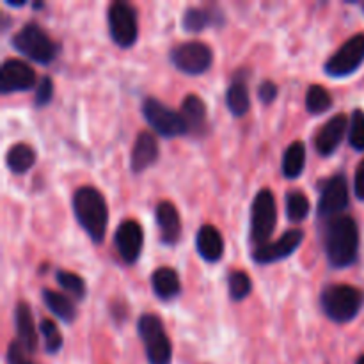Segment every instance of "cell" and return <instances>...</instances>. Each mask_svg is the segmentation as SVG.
<instances>
[{
    "mask_svg": "<svg viewBox=\"0 0 364 364\" xmlns=\"http://www.w3.org/2000/svg\"><path fill=\"white\" fill-rule=\"evenodd\" d=\"M323 244L331 265L338 269L352 265L358 259L359 251V230L355 220L348 215L333 217L326 226Z\"/></svg>",
    "mask_w": 364,
    "mask_h": 364,
    "instance_id": "1",
    "label": "cell"
},
{
    "mask_svg": "<svg viewBox=\"0 0 364 364\" xmlns=\"http://www.w3.org/2000/svg\"><path fill=\"white\" fill-rule=\"evenodd\" d=\"M73 212L82 230L91 237L92 242L100 244L105 238L109 224V208L102 192L89 185L77 188L73 194Z\"/></svg>",
    "mask_w": 364,
    "mask_h": 364,
    "instance_id": "2",
    "label": "cell"
},
{
    "mask_svg": "<svg viewBox=\"0 0 364 364\" xmlns=\"http://www.w3.org/2000/svg\"><path fill=\"white\" fill-rule=\"evenodd\" d=\"M320 304L333 322L345 323L358 316L363 306V294L350 284H329L323 288Z\"/></svg>",
    "mask_w": 364,
    "mask_h": 364,
    "instance_id": "3",
    "label": "cell"
},
{
    "mask_svg": "<svg viewBox=\"0 0 364 364\" xmlns=\"http://www.w3.org/2000/svg\"><path fill=\"white\" fill-rule=\"evenodd\" d=\"M137 331L144 343L149 364H169L173 359V345L164 329L162 320L151 313H146L139 318Z\"/></svg>",
    "mask_w": 364,
    "mask_h": 364,
    "instance_id": "4",
    "label": "cell"
},
{
    "mask_svg": "<svg viewBox=\"0 0 364 364\" xmlns=\"http://www.w3.org/2000/svg\"><path fill=\"white\" fill-rule=\"evenodd\" d=\"M13 46L36 63L48 64L55 57L57 46L38 23H27L14 34Z\"/></svg>",
    "mask_w": 364,
    "mask_h": 364,
    "instance_id": "5",
    "label": "cell"
},
{
    "mask_svg": "<svg viewBox=\"0 0 364 364\" xmlns=\"http://www.w3.org/2000/svg\"><path fill=\"white\" fill-rule=\"evenodd\" d=\"M277 224L276 198L270 191L263 188L255 196L251 206V242L259 245L269 244Z\"/></svg>",
    "mask_w": 364,
    "mask_h": 364,
    "instance_id": "6",
    "label": "cell"
},
{
    "mask_svg": "<svg viewBox=\"0 0 364 364\" xmlns=\"http://www.w3.org/2000/svg\"><path fill=\"white\" fill-rule=\"evenodd\" d=\"M142 114H144L149 127L164 137H178V135H183L188 132L181 112L169 109L156 98L146 100L144 105H142Z\"/></svg>",
    "mask_w": 364,
    "mask_h": 364,
    "instance_id": "7",
    "label": "cell"
},
{
    "mask_svg": "<svg viewBox=\"0 0 364 364\" xmlns=\"http://www.w3.org/2000/svg\"><path fill=\"white\" fill-rule=\"evenodd\" d=\"M110 38L123 48H128L135 43L139 34L137 13L128 2H112L107 11Z\"/></svg>",
    "mask_w": 364,
    "mask_h": 364,
    "instance_id": "8",
    "label": "cell"
},
{
    "mask_svg": "<svg viewBox=\"0 0 364 364\" xmlns=\"http://www.w3.org/2000/svg\"><path fill=\"white\" fill-rule=\"evenodd\" d=\"M171 60L180 71L187 75L205 73L212 66L213 53L206 43L185 41L171 50Z\"/></svg>",
    "mask_w": 364,
    "mask_h": 364,
    "instance_id": "9",
    "label": "cell"
},
{
    "mask_svg": "<svg viewBox=\"0 0 364 364\" xmlns=\"http://www.w3.org/2000/svg\"><path fill=\"white\" fill-rule=\"evenodd\" d=\"M364 60V34H355L340 46L326 63L323 70L331 77H347L354 73Z\"/></svg>",
    "mask_w": 364,
    "mask_h": 364,
    "instance_id": "10",
    "label": "cell"
},
{
    "mask_svg": "<svg viewBox=\"0 0 364 364\" xmlns=\"http://www.w3.org/2000/svg\"><path fill=\"white\" fill-rule=\"evenodd\" d=\"M302 240H304V231L295 228V230L287 231L279 240L270 242V244L259 245L252 252V259L259 265H269V263H276L279 259L288 258L294 255L299 247H301Z\"/></svg>",
    "mask_w": 364,
    "mask_h": 364,
    "instance_id": "11",
    "label": "cell"
},
{
    "mask_svg": "<svg viewBox=\"0 0 364 364\" xmlns=\"http://www.w3.org/2000/svg\"><path fill=\"white\" fill-rule=\"evenodd\" d=\"M348 205V187L343 174L329 178L322 185L318 199V213L322 217H336Z\"/></svg>",
    "mask_w": 364,
    "mask_h": 364,
    "instance_id": "12",
    "label": "cell"
},
{
    "mask_svg": "<svg viewBox=\"0 0 364 364\" xmlns=\"http://www.w3.org/2000/svg\"><path fill=\"white\" fill-rule=\"evenodd\" d=\"M36 85V73L27 63L20 59L4 60L0 70V91L4 95L14 91H27Z\"/></svg>",
    "mask_w": 364,
    "mask_h": 364,
    "instance_id": "13",
    "label": "cell"
},
{
    "mask_svg": "<svg viewBox=\"0 0 364 364\" xmlns=\"http://www.w3.org/2000/svg\"><path fill=\"white\" fill-rule=\"evenodd\" d=\"M116 247L124 263H135L144 245V233L137 220H123L116 230Z\"/></svg>",
    "mask_w": 364,
    "mask_h": 364,
    "instance_id": "14",
    "label": "cell"
},
{
    "mask_svg": "<svg viewBox=\"0 0 364 364\" xmlns=\"http://www.w3.org/2000/svg\"><path fill=\"white\" fill-rule=\"evenodd\" d=\"M348 128V121L345 114H336L334 117H331L326 124H322L318 132L315 135V148L320 155L329 156L340 146L341 139H343L345 132Z\"/></svg>",
    "mask_w": 364,
    "mask_h": 364,
    "instance_id": "15",
    "label": "cell"
},
{
    "mask_svg": "<svg viewBox=\"0 0 364 364\" xmlns=\"http://www.w3.org/2000/svg\"><path fill=\"white\" fill-rule=\"evenodd\" d=\"M156 224L160 230V238L164 244L174 245L181 237V220L176 206L171 201H160L155 210Z\"/></svg>",
    "mask_w": 364,
    "mask_h": 364,
    "instance_id": "16",
    "label": "cell"
},
{
    "mask_svg": "<svg viewBox=\"0 0 364 364\" xmlns=\"http://www.w3.org/2000/svg\"><path fill=\"white\" fill-rule=\"evenodd\" d=\"M159 159V144L149 132H141L135 139L134 149H132L130 166L134 173H142Z\"/></svg>",
    "mask_w": 364,
    "mask_h": 364,
    "instance_id": "17",
    "label": "cell"
},
{
    "mask_svg": "<svg viewBox=\"0 0 364 364\" xmlns=\"http://www.w3.org/2000/svg\"><path fill=\"white\" fill-rule=\"evenodd\" d=\"M14 323H16L18 343H20L28 354L38 350V333H36V323L34 318H32L28 304L18 302L16 309H14Z\"/></svg>",
    "mask_w": 364,
    "mask_h": 364,
    "instance_id": "18",
    "label": "cell"
},
{
    "mask_svg": "<svg viewBox=\"0 0 364 364\" xmlns=\"http://www.w3.org/2000/svg\"><path fill=\"white\" fill-rule=\"evenodd\" d=\"M196 247L198 252L203 256V259L206 262H219L224 255V240L223 235L219 233L215 226H203L198 231V237H196Z\"/></svg>",
    "mask_w": 364,
    "mask_h": 364,
    "instance_id": "19",
    "label": "cell"
},
{
    "mask_svg": "<svg viewBox=\"0 0 364 364\" xmlns=\"http://www.w3.org/2000/svg\"><path fill=\"white\" fill-rule=\"evenodd\" d=\"M151 287L153 291L159 295L164 301H169L180 295L181 291V283L180 276L174 269L171 267H160L155 272L151 274Z\"/></svg>",
    "mask_w": 364,
    "mask_h": 364,
    "instance_id": "20",
    "label": "cell"
},
{
    "mask_svg": "<svg viewBox=\"0 0 364 364\" xmlns=\"http://www.w3.org/2000/svg\"><path fill=\"white\" fill-rule=\"evenodd\" d=\"M181 116H183L185 123H187L188 130L203 132L206 128V117H208V110H206L205 102L199 96L188 95L181 103Z\"/></svg>",
    "mask_w": 364,
    "mask_h": 364,
    "instance_id": "21",
    "label": "cell"
},
{
    "mask_svg": "<svg viewBox=\"0 0 364 364\" xmlns=\"http://www.w3.org/2000/svg\"><path fill=\"white\" fill-rule=\"evenodd\" d=\"M43 301H45L46 308H48L57 318L63 320V322L71 323L77 318V308H75L71 299L66 297V295L57 294V291L53 290H43Z\"/></svg>",
    "mask_w": 364,
    "mask_h": 364,
    "instance_id": "22",
    "label": "cell"
},
{
    "mask_svg": "<svg viewBox=\"0 0 364 364\" xmlns=\"http://www.w3.org/2000/svg\"><path fill=\"white\" fill-rule=\"evenodd\" d=\"M306 166V146L302 141H294L290 146L287 148L283 155V174L290 180L294 178H299L304 171Z\"/></svg>",
    "mask_w": 364,
    "mask_h": 364,
    "instance_id": "23",
    "label": "cell"
},
{
    "mask_svg": "<svg viewBox=\"0 0 364 364\" xmlns=\"http://www.w3.org/2000/svg\"><path fill=\"white\" fill-rule=\"evenodd\" d=\"M36 162V151L25 142H18L13 144L6 153V164L9 167V171L13 173L21 174L25 171L31 169Z\"/></svg>",
    "mask_w": 364,
    "mask_h": 364,
    "instance_id": "24",
    "label": "cell"
},
{
    "mask_svg": "<svg viewBox=\"0 0 364 364\" xmlns=\"http://www.w3.org/2000/svg\"><path fill=\"white\" fill-rule=\"evenodd\" d=\"M226 105L233 116H244L251 107L249 89L244 82H233L226 92Z\"/></svg>",
    "mask_w": 364,
    "mask_h": 364,
    "instance_id": "25",
    "label": "cell"
},
{
    "mask_svg": "<svg viewBox=\"0 0 364 364\" xmlns=\"http://www.w3.org/2000/svg\"><path fill=\"white\" fill-rule=\"evenodd\" d=\"M331 105H333V98L326 87L320 84L309 85L306 92V109L309 114H323L331 109Z\"/></svg>",
    "mask_w": 364,
    "mask_h": 364,
    "instance_id": "26",
    "label": "cell"
},
{
    "mask_svg": "<svg viewBox=\"0 0 364 364\" xmlns=\"http://www.w3.org/2000/svg\"><path fill=\"white\" fill-rule=\"evenodd\" d=\"M309 199L304 192L294 191L287 196V213L291 223H302L309 213Z\"/></svg>",
    "mask_w": 364,
    "mask_h": 364,
    "instance_id": "27",
    "label": "cell"
},
{
    "mask_svg": "<svg viewBox=\"0 0 364 364\" xmlns=\"http://www.w3.org/2000/svg\"><path fill=\"white\" fill-rule=\"evenodd\" d=\"M212 21V13L208 9H203V7H191V9L185 11L183 18H181V23H183L185 31L188 32L205 31Z\"/></svg>",
    "mask_w": 364,
    "mask_h": 364,
    "instance_id": "28",
    "label": "cell"
},
{
    "mask_svg": "<svg viewBox=\"0 0 364 364\" xmlns=\"http://www.w3.org/2000/svg\"><path fill=\"white\" fill-rule=\"evenodd\" d=\"M55 279L57 283L60 284V288L66 290L68 295L77 299V301H82V299L85 297V294H87V288H85L84 279H82L80 276H77V274L66 272V270H57Z\"/></svg>",
    "mask_w": 364,
    "mask_h": 364,
    "instance_id": "29",
    "label": "cell"
},
{
    "mask_svg": "<svg viewBox=\"0 0 364 364\" xmlns=\"http://www.w3.org/2000/svg\"><path fill=\"white\" fill-rule=\"evenodd\" d=\"M228 284H230V295L233 301H244L252 290L251 277L244 270H233L228 277Z\"/></svg>",
    "mask_w": 364,
    "mask_h": 364,
    "instance_id": "30",
    "label": "cell"
},
{
    "mask_svg": "<svg viewBox=\"0 0 364 364\" xmlns=\"http://www.w3.org/2000/svg\"><path fill=\"white\" fill-rule=\"evenodd\" d=\"M39 331L45 340V348L48 354H57L63 348V334H60L59 327L52 322V320L45 318L39 323Z\"/></svg>",
    "mask_w": 364,
    "mask_h": 364,
    "instance_id": "31",
    "label": "cell"
},
{
    "mask_svg": "<svg viewBox=\"0 0 364 364\" xmlns=\"http://www.w3.org/2000/svg\"><path fill=\"white\" fill-rule=\"evenodd\" d=\"M348 141L350 146L358 151H364V112L363 110H354L348 128Z\"/></svg>",
    "mask_w": 364,
    "mask_h": 364,
    "instance_id": "32",
    "label": "cell"
},
{
    "mask_svg": "<svg viewBox=\"0 0 364 364\" xmlns=\"http://www.w3.org/2000/svg\"><path fill=\"white\" fill-rule=\"evenodd\" d=\"M53 96V84H52V78L50 77H43L39 80V84L36 85V96H34V103L38 107L46 105V103L52 100Z\"/></svg>",
    "mask_w": 364,
    "mask_h": 364,
    "instance_id": "33",
    "label": "cell"
},
{
    "mask_svg": "<svg viewBox=\"0 0 364 364\" xmlns=\"http://www.w3.org/2000/svg\"><path fill=\"white\" fill-rule=\"evenodd\" d=\"M28 352L21 347L18 341H11L9 347H7V364H36L28 358Z\"/></svg>",
    "mask_w": 364,
    "mask_h": 364,
    "instance_id": "34",
    "label": "cell"
},
{
    "mask_svg": "<svg viewBox=\"0 0 364 364\" xmlns=\"http://www.w3.org/2000/svg\"><path fill=\"white\" fill-rule=\"evenodd\" d=\"M258 96L263 103L274 102L277 96V85L270 80L262 82V85H259V89H258Z\"/></svg>",
    "mask_w": 364,
    "mask_h": 364,
    "instance_id": "35",
    "label": "cell"
},
{
    "mask_svg": "<svg viewBox=\"0 0 364 364\" xmlns=\"http://www.w3.org/2000/svg\"><path fill=\"white\" fill-rule=\"evenodd\" d=\"M354 191L359 199H364V160L358 166L355 171V180H354Z\"/></svg>",
    "mask_w": 364,
    "mask_h": 364,
    "instance_id": "36",
    "label": "cell"
},
{
    "mask_svg": "<svg viewBox=\"0 0 364 364\" xmlns=\"http://www.w3.org/2000/svg\"><path fill=\"white\" fill-rule=\"evenodd\" d=\"M7 6H11V7H21V6H25V2H6Z\"/></svg>",
    "mask_w": 364,
    "mask_h": 364,
    "instance_id": "37",
    "label": "cell"
},
{
    "mask_svg": "<svg viewBox=\"0 0 364 364\" xmlns=\"http://www.w3.org/2000/svg\"><path fill=\"white\" fill-rule=\"evenodd\" d=\"M358 364H364V355H361V358H359V361H358Z\"/></svg>",
    "mask_w": 364,
    "mask_h": 364,
    "instance_id": "38",
    "label": "cell"
}]
</instances>
